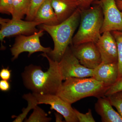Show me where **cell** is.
<instances>
[{
    "mask_svg": "<svg viewBox=\"0 0 122 122\" xmlns=\"http://www.w3.org/2000/svg\"><path fill=\"white\" fill-rule=\"evenodd\" d=\"M41 55L48 60L49 69L44 72L40 66L30 65L26 66L22 74L24 85L34 93L56 94L63 81L59 62L51 59L46 53Z\"/></svg>",
    "mask_w": 122,
    "mask_h": 122,
    "instance_id": "obj_1",
    "label": "cell"
},
{
    "mask_svg": "<svg viewBox=\"0 0 122 122\" xmlns=\"http://www.w3.org/2000/svg\"><path fill=\"white\" fill-rule=\"evenodd\" d=\"M109 87L93 77L71 78L62 83L56 95L71 105L87 97L105 96Z\"/></svg>",
    "mask_w": 122,
    "mask_h": 122,
    "instance_id": "obj_2",
    "label": "cell"
},
{
    "mask_svg": "<svg viewBox=\"0 0 122 122\" xmlns=\"http://www.w3.org/2000/svg\"><path fill=\"white\" fill-rule=\"evenodd\" d=\"M81 10L78 8L65 20L55 25L42 24L40 28L49 34L54 43V48L48 54L51 59L59 62L72 41L75 30L79 25Z\"/></svg>",
    "mask_w": 122,
    "mask_h": 122,
    "instance_id": "obj_3",
    "label": "cell"
},
{
    "mask_svg": "<svg viewBox=\"0 0 122 122\" xmlns=\"http://www.w3.org/2000/svg\"><path fill=\"white\" fill-rule=\"evenodd\" d=\"M94 4L88 8L81 10L79 26L72 39V46L87 42L96 43L101 36L103 13L101 6L97 4Z\"/></svg>",
    "mask_w": 122,
    "mask_h": 122,
    "instance_id": "obj_4",
    "label": "cell"
},
{
    "mask_svg": "<svg viewBox=\"0 0 122 122\" xmlns=\"http://www.w3.org/2000/svg\"><path fill=\"white\" fill-rule=\"evenodd\" d=\"M44 30L41 29L30 36L18 35L15 39V43L11 49L13 60L18 58L21 53H29V56L37 52H41L49 54L52 50L50 47H45L41 45L40 38L44 35Z\"/></svg>",
    "mask_w": 122,
    "mask_h": 122,
    "instance_id": "obj_5",
    "label": "cell"
},
{
    "mask_svg": "<svg viewBox=\"0 0 122 122\" xmlns=\"http://www.w3.org/2000/svg\"><path fill=\"white\" fill-rule=\"evenodd\" d=\"M59 65L62 79L64 81L71 78H82L93 76V70L82 65L69 46L59 62Z\"/></svg>",
    "mask_w": 122,
    "mask_h": 122,
    "instance_id": "obj_6",
    "label": "cell"
},
{
    "mask_svg": "<svg viewBox=\"0 0 122 122\" xmlns=\"http://www.w3.org/2000/svg\"><path fill=\"white\" fill-rule=\"evenodd\" d=\"M0 40L5 37L21 35H29L38 31L36 27L41 25L34 21H24L20 19L0 18Z\"/></svg>",
    "mask_w": 122,
    "mask_h": 122,
    "instance_id": "obj_7",
    "label": "cell"
},
{
    "mask_svg": "<svg viewBox=\"0 0 122 122\" xmlns=\"http://www.w3.org/2000/svg\"><path fill=\"white\" fill-rule=\"evenodd\" d=\"M101 6L103 13V23L100 33L122 30V15L116 0H100L94 2Z\"/></svg>",
    "mask_w": 122,
    "mask_h": 122,
    "instance_id": "obj_8",
    "label": "cell"
},
{
    "mask_svg": "<svg viewBox=\"0 0 122 122\" xmlns=\"http://www.w3.org/2000/svg\"><path fill=\"white\" fill-rule=\"evenodd\" d=\"M72 53L82 65L94 70L102 62L96 44L87 42L70 47Z\"/></svg>",
    "mask_w": 122,
    "mask_h": 122,
    "instance_id": "obj_9",
    "label": "cell"
},
{
    "mask_svg": "<svg viewBox=\"0 0 122 122\" xmlns=\"http://www.w3.org/2000/svg\"><path fill=\"white\" fill-rule=\"evenodd\" d=\"M38 105L45 104L50 105L51 109H53L61 114L67 122H79L75 113L74 108H72L71 104L56 94H42L34 93Z\"/></svg>",
    "mask_w": 122,
    "mask_h": 122,
    "instance_id": "obj_10",
    "label": "cell"
},
{
    "mask_svg": "<svg viewBox=\"0 0 122 122\" xmlns=\"http://www.w3.org/2000/svg\"><path fill=\"white\" fill-rule=\"evenodd\" d=\"M95 44L101 55L102 62L111 63L118 62L117 43L111 32L102 33Z\"/></svg>",
    "mask_w": 122,
    "mask_h": 122,
    "instance_id": "obj_11",
    "label": "cell"
},
{
    "mask_svg": "<svg viewBox=\"0 0 122 122\" xmlns=\"http://www.w3.org/2000/svg\"><path fill=\"white\" fill-rule=\"evenodd\" d=\"M118 75V62L111 63L102 62L93 70V77L110 87L117 81Z\"/></svg>",
    "mask_w": 122,
    "mask_h": 122,
    "instance_id": "obj_12",
    "label": "cell"
},
{
    "mask_svg": "<svg viewBox=\"0 0 122 122\" xmlns=\"http://www.w3.org/2000/svg\"><path fill=\"white\" fill-rule=\"evenodd\" d=\"M95 105L96 113L101 116L102 122H122V117L115 110L108 97L98 98Z\"/></svg>",
    "mask_w": 122,
    "mask_h": 122,
    "instance_id": "obj_13",
    "label": "cell"
},
{
    "mask_svg": "<svg viewBox=\"0 0 122 122\" xmlns=\"http://www.w3.org/2000/svg\"><path fill=\"white\" fill-rule=\"evenodd\" d=\"M50 0L59 23L68 19L79 8L78 0Z\"/></svg>",
    "mask_w": 122,
    "mask_h": 122,
    "instance_id": "obj_14",
    "label": "cell"
},
{
    "mask_svg": "<svg viewBox=\"0 0 122 122\" xmlns=\"http://www.w3.org/2000/svg\"><path fill=\"white\" fill-rule=\"evenodd\" d=\"M33 21L48 25H55L59 24L50 0H46L40 6Z\"/></svg>",
    "mask_w": 122,
    "mask_h": 122,
    "instance_id": "obj_15",
    "label": "cell"
},
{
    "mask_svg": "<svg viewBox=\"0 0 122 122\" xmlns=\"http://www.w3.org/2000/svg\"><path fill=\"white\" fill-rule=\"evenodd\" d=\"M31 0H14L12 18L21 20L27 14Z\"/></svg>",
    "mask_w": 122,
    "mask_h": 122,
    "instance_id": "obj_16",
    "label": "cell"
},
{
    "mask_svg": "<svg viewBox=\"0 0 122 122\" xmlns=\"http://www.w3.org/2000/svg\"><path fill=\"white\" fill-rule=\"evenodd\" d=\"M23 98L27 100L28 106L26 108H24L22 110V113L18 116L14 122H23L28 114L31 109H33L36 106L38 105L36 99L32 94L29 93L24 95Z\"/></svg>",
    "mask_w": 122,
    "mask_h": 122,
    "instance_id": "obj_17",
    "label": "cell"
},
{
    "mask_svg": "<svg viewBox=\"0 0 122 122\" xmlns=\"http://www.w3.org/2000/svg\"><path fill=\"white\" fill-rule=\"evenodd\" d=\"M111 32L115 39L117 47L118 80L122 77V30H114Z\"/></svg>",
    "mask_w": 122,
    "mask_h": 122,
    "instance_id": "obj_18",
    "label": "cell"
},
{
    "mask_svg": "<svg viewBox=\"0 0 122 122\" xmlns=\"http://www.w3.org/2000/svg\"><path fill=\"white\" fill-rule=\"evenodd\" d=\"M33 110L32 113L29 118L25 120V122H48L51 121L52 118L48 117L47 114L38 105Z\"/></svg>",
    "mask_w": 122,
    "mask_h": 122,
    "instance_id": "obj_19",
    "label": "cell"
},
{
    "mask_svg": "<svg viewBox=\"0 0 122 122\" xmlns=\"http://www.w3.org/2000/svg\"><path fill=\"white\" fill-rule=\"evenodd\" d=\"M46 0H31L30 6L26 15V20L33 21L36 13L40 6Z\"/></svg>",
    "mask_w": 122,
    "mask_h": 122,
    "instance_id": "obj_20",
    "label": "cell"
},
{
    "mask_svg": "<svg viewBox=\"0 0 122 122\" xmlns=\"http://www.w3.org/2000/svg\"><path fill=\"white\" fill-rule=\"evenodd\" d=\"M112 105L116 107L122 117V90L108 96Z\"/></svg>",
    "mask_w": 122,
    "mask_h": 122,
    "instance_id": "obj_21",
    "label": "cell"
},
{
    "mask_svg": "<svg viewBox=\"0 0 122 122\" xmlns=\"http://www.w3.org/2000/svg\"><path fill=\"white\" fill-rule=\"evenodd\" d=\"M14 0H0V12L5 14H12Z\"/></svg>",
    "mask_w": 122,
    "mask_h": 122,
    "instance_id": "obj_22",
    "label": "cell"
},
{
    "mask_svg": "<svg viewBox=\"0 0 122 122\" xmlns=\"http://www.w3.org/2000/svg\"><path fill=\"white\" fill-rule=\"evenodd\" d=\"M75 114L79 122H95V121L93 117L91 109H89L88 111L86 114L80 113L79 111L74 109Z\"/></svg>",
    "mask_w": 122,
    "mask_h": 122,
    "instance_id": "obj_23",
    "label": "cell"
},
{
    "mask_svg": "<svg viewBox=\"0 0 122 122\" xmlns=\"http://www.w3.org/2000/svg\"><path fill=\"white\" fill-rule=\"evenodd\" d=\"M122 90V77L117 80L115 83L110 86L107 90L105 96L108 97L117 92Z\"/></svg>",
    "mask_w": 122,
    "mask_h": 122,
    "instance_id": "obj_24",
    "label": "cell"
},
{
    "mask_svg": "<svg viewBox=\"0 0 122 122\" xmlns=\"http://www.w3.org/2000/svg\"><path fill=\"white\" fill-rule=\"evenodd\" d=\"M100 0H78L79 8L81 10L88 8L94 2Z\"/></svg>",
    "mask_w": 122,
    "mask_h": 122,
    "instance_id": "obj_25",
    "label": "cell"
},
{
    "mask_svg": "<svg viewBox=\"0 0 122 122\" xmlns=\"http://www.w3.org/2000/svg\"><path fill=\"white\" fill-rule=\"evenodd\" d=\"M11 76V71L8 68H3L0 72V77L2 80L8 81Z\"/></svg>",
    "mask_w": 122,
    "mask_h": 122,
    "instance_id": "obj_26",
    "label": "cell"
},
{
    "mask_svg": "<svg viewBox=\"0 0 122 122\" xmlns=\"http://www.w3.org/2000/svg\"><path fill=\"white\" fill-rule=\"evenodd\" d=\"M8 81L2 79L0 81V89L1 90L6 92L8 91L10 89V84Z\"/></svg>",
    "mask_w": 122,
    "mask_h": 122,
    "instance_id": "obj_27",
    "label": "cell"
},
{
    "mask_svg": "<svg viewBox=\"0 0 122 122\" xmlns=\"http://www.w3.org/2000/svg\"><path fill=\"white\" fill-rule=\"evenodd\" d=\"M55 117H56V122H62V116H63L61 114L58 113L55 114Z\"/></svg>",
    "mask_w": 122,
    "mask_h": 122,
    "instance_id": "obj_28",
    "label": "cell"
},
{
    "mask_svg": "<svg viewBox=\"0 0 122 122\" xmlns=\"http://www.w3.org/2000/svg\"><path fill=\"white\" fill-rule=\"evenodd\" d=\"M117 6L120 11L122 10V1L121 0H116Z\"/></svg>",
    "mask_w": 122,
    "mask_h": 122,
    "instance_id": "obj_29",
    "label": "cell"
},
{
    "mask_svg": "<svg viewBox=\"0 0 122 122\" xmlns=\"http://www.w3.org/2000/svg\"><path fill=\"white\" fill-rule=\"evenodd\" d=\"M121 13H122V11H121Z\"/></svg>",
    "mask_w": 122,
    "mask_h": 122,
    "instance_id": "obj_30",
    "label": "cell"
},
{
    "mask_svg": "<svg viewBox=\"0 0 122 122\" xmlns=\"http://www.w3.org/2000/svg\"></svg>",
    "mask_w": 122,
    "mask_h": 122,
    "instance_id": "obj_31",
    "label": "cell"
}]
</instances>
